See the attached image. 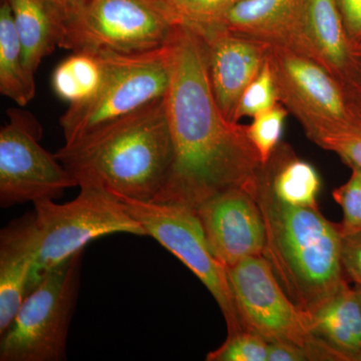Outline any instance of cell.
<instances>
[{"label": "cell", "mask_w": 361, "mask_h": 361, "mask_svg": "<svg viewBox=\"0 0 361 361\" xmlns=\"http://www.w3.org/2000/svg\"><path fill=\"white\" fill-rule=\"evenodd\" d=\"M341 262L344 274L361 291V232L342 236Z\"/></svg>", "instance_id": "obj_28"}, {"label": "cell", "mask_w": 361, "mask_h": 361, "mask_svg": "<svg viewBox=\"0 0 361 361\" xmlns=\"http://www.w3.org/2000/svg\"><path fill=\"white\" fill-rule=\"evenodd\" d=\"M179 25L160 0H87L66 20L59 47L140 54L170 44Z\"/></svg>", "instance_id": "obj_7"}, {"label": "cell", "mask_w": 361, "mask_h": 361, "mask_svg": "<svg viewBox=\"0 0 361 361\" xmlns=\"http://www.w3.org/2000/svg\"><path fill=\"white\" fill-rule=\"evenodd\" d=\"M268 342L254 332L228 336L224 343L206 356L208 361H268Z\"/></svg>", "instance_id": "obj_24"}, {"label": "cell", "mask_w": 361, "mask_h": 361, "mask_svg": "<svg viewBox=\"0 0 361 361\" xmlns=\"http://www.w3.org/2000/svg\"><path fill=\"white\" fill-rule=\"evenodd\" d=\"M104 78V63L97 52L75 51L61 61L51 78L56 96L70 104L82 103L94 96Z\"/></svg>", "instance_id": "obj_21"}, {"label": "cell", "mask_w": 361, "mask_h": 361, "mask_svg": "<svg viewBox=\"0 0 361 361\" xmlns=\"http://www.w3.org/2000/svg\"><path fill=\"white\" fill-rule=\"evenodd\" d=\"M332 196L343 212L339 225L342 236L361 232V170L353 168L348 182L334 190Z\"/></svg>", "instance_id": "obj_26"}, {"label": "cell", "mask_w": 361, "mask_h": 361, "mask_svg": "<svg viewBox=\"0 0 361 361\" xmlns=\"http://www.w3.org/2000/svg\"><path fill=\"white\" fill-rule=\"evenodd\" d=\"M190 27L203 40L209 78L221 111L227 120L238 123L236 113L240 99L262 70L268 44L217 25Z\"/></svg>", "instance_id": "obj_13"}, {"label": "cell", "mask_w": 361, "mask_h": 361, "mask_svg": "<svg viewBox=\"0 0 361 361\" xmlns=\"http://www.w3.org/2000/svg\"><path fill=\"white\" fill-rule=\"evenodd\" d=\"M84 250L47 273L28 292L1 337V361H63L80 289Z\"/></svg>", "instance_id": "obj_6"}, {"label": "cell", "mask_w": 361, "mask_h": 361, "mask_svg": "<svg viewBox=\"0 0 361 361\" xmlns=\"http://www.w3.org/2000/svg\"><path fill=\"white\" fill-rule=\"evenodd\" d=\"M66 16V20L77 14L87 0H49Z\"/></svg>", "instance_id": "obj_32"}, {"label": "cell", "mask_w": 361, "mask_h": 361, "mask_svg": "<svg viewBox=\"0 0 361 361\" xmlns=\"http://www.w3.org/2000/svg\"><path fill=\"white\" fill-rule=\"evenodd\" d=\"M266 61L278 103L295 116L315 144L330 133L361 123L341 84L314 59L289 47L268 44Z\"/></svg>", "instance_id": "obj_9"}, {"label": "cell", "mask_w": 361, "mask_h": 361, "mask_svg": "<svg viewBox=\"0 0 361 361\" xmlns=\"http://www.w3.org/2000/svg\"><path fill=\"white\" fill-rule=\"evenodd\" d=\"M172 80L165 97L174 161L154 202L196 209L211 197L242 188L255 196L263 165L247 126L227 120L211 87L203 40L178 25L173 37Z\"/></svg>", "instance_id": "obj_1"}, {"label": "cell", "mask_w": 361, "mask_h": 361, "mask_svg": "<svg viewBox=\"0 0 361 361\" xmlns=\"http://www.w3.org/2000/svg\"><path fill=\"white\" fill-rule=\"evenodd\" d=\"M172 42L140 54L97 52L103 59V82L94 96L70 104L61 116L65 145L167 96L172 80Z\"/></svg>", "instance_id": "obj_4"}, {"label": "cell", "mask_w": 361, "mask_h": 361, "mask_svg": "<svg viewBox=\"0 0 361 361\" xmlns=\"http://www.w3.org/2000/svg\"><path fill=\"white\" fill-rule=\"evenodd\" d=\"M226 269L243 330L258 334L268 343L300 346L311 360H337L312 334L310 315L289 298L264 256L247 257Z\"/></svg>", "instance_id": "obj_8"}, {"label": "cell", "mask_w": 361, "mask_h": 361, "mask_svg": "<svg viewBox=\"0 0 361 361\" xmlns=\"http://www.w3.org/2000/svg\"><path fill=\"white\" fill-rule=\"evenodd\" d=\"M311 360L307 351L300 346L285 342H270L268 344V361Z\"/></svg>", "instance_id": "obj_31"}, {"label": "cell", "mask_w": 361, "mask_h": 361, "mask_svg": "<svg viewBox=\"0 0 361 361\" xmlns=\"http://www.w3.org/2000/svg\"><path fill=\"white\" fill-rule=\"evenodd\" d=\"M306 0H241L215 25L269 44L282 45L313 59L305 28Z\"/></svg>", "instance_id": "obj_14"}, {"label": "cell", "mask_w": 361, "mask_h": 361, "mask_svg": "<svg viewBox=\"0 0 361 361\" xmlns=\"http://www.w3.org/2000/svg\"><path fill=\"white\" fill-rule=\"evenodd\" d=\"M8 122L0 130V205L56 200L78 187L71 174L39 144L42 129L32 114L7 110Z\"/></svg>", "instance_id": "obj_11"}, {"label": "cell", "mask_w": 361, "mask_h": 361, "mask_svg": "<svg viewBox=\"0 0 361 361\" xmlns=\"http://www.w3.org/2000/svg\"><path fill=\"white\" fill-rule=\"evenodd\" d=\"M353 51L361 49V0H336Z\"/></svg>", "instance_id": "obj_29"}, {"label": "cell", "mask_w": 361, "mask_h": 361, "mask_svg": "<svg viewBox=\"0 0 361 361\" xmlns=\"http://www.w3.org/2000/svg\"><path fill=\"white\" fill-rule=\"evenodd\" d=\"M317 146L334 152L351 169L361 170V123L324 135Z\"/></svg>", "instance_id": "obj_27"}, {"label": "cell", "mask_w": 361, "mask_h": 361, "mask_svg": "<svg viewBox=\"0 0 361 361\" xmlns=\"http://www.w3.org/2000/svg\"><path fill=\"white\" fill-rule=\"evenodd\" d=\"M310 319L312 334L337 360L361 361L360 297L346 280Z\"/></svg>", "instance_id": "obj_17"}, {"label": "cell", "mask_w": 361, "mask_h": 361, "mask_svg": "<svg viewBox=\"0 0 361 361\" xmlns=\"http://www.w3.org/2000/svg\"><path fill=\"white\" fill-rule=\"evenodd\" d=\"M116 197L144 228L147 236L155 239L184 263L212 294L224 316L228 336L243 331L235 307L227 269L211 251L196 211L180 204Z\"/></svg>", "instance_id": "obj_10"}, {"label": "cell", "mask_w": 361, "mask_h": 361, "mask_svg": "<svg viewBox=\"0 0 361 361\" xmlns=\"http://www.w3.org/2000/svg\"><path fill=\"white\" fill-rule=\"evenodd\" d=\"M78 188V196L66 203L44 200L33 204L39 256L28 292L47 273L85 250L94 240L116 233L147 236L144 228L115 195L97 185L82 184Z\"/></svg>", "instance_id": "obj_5"}, {"label": "cell", "mask_w": 361, "mask_h": 361, "mask_svg": "<svg viewBox=\"0 0 361 361\" xmlns=\"http://www.w3.org/2000/svg\"><path fill=\"white\" fill-rule=\"evenodd\" d=\"M25 51L27 68L35 73L45 56L61 47L66 16L49 0H6Z\"/></svg>", "instance_id": "obj_18"}, {"label": "cell", "mask_w": 361, "mask_h": 361, "mask_svg": "<svg viewBox=\"0 0 361 361\" xmlns=\"http://www.w3.org/2000/svg\"><path fill=\"white\" fill-rule=\"evenodd\" d=\"M39 256L35 213L9 223L0 232V336L30 290V278Z\"/></svg>", "instance_id": "obj_15"}, {"label": "cell", "mask_w": 361, "mask_h": 361, "mask_svg": "<svg viewBox=\"0 0 361 361\" xmlns=\"http://www.w3.org/2000/svg\"><path fill=\"white\" fill-rule=\"evenodd\" d=\"M35 75L25 63V51L6 0L0 6V92L18 106H25L35 94Z\"/></svg>", "instance_id": "obj_20"}, {"label": "cell", "mask_w": 361, "mask_h": 361, "mask_svg": "<svg viewBox=\"0 0 361 361\" xmlns=\"http://www.w3.org/2000/svg\"><path fill=\"white\" fill-rule=\"evenodd\" d=\"M263 171L280 201L295 207H318L320 179L312 165L300 160L290 148L279 145Z\"/></svg>", "instance_id": "obj_19"}, {"label": "cell", "mask_w": 361, "mask_h": 361, "mask_svg": "<svg viewBox=\"0 0 361 361\" xmlns=\"http://www.w3.org/2000/svg\"><path fill=\"white\" fill-rule=\"evenodd\" d=\"M216 259L226 268L263 255L265 223L253 193L242 188L211 197L194 209Z\"/></svg>", "instance_id": "obj_12"}, {"label": "cell", "mask_w": 361, "mask_h": 361, "mask_svg": "<svg viewBox=\"0 0 361 361\" xmlns=\"http://www.w3.org/2000/svg\"><path fill=\"white\" fill-rule=\"evenodd\" d=\"M304 28L314 61L343 87L355 63V51L336 0H306Z\"/></svg>", "instance_id": "obj_16"}, {"label": "cell", "mask_w": 361, "mask_h": 361, "mask_svg": "<svg viewBox=\"0 0 361 361\" xmlns=\"http://www.w3.org/2000/svg\"><path fill=\"white\" fill-rule=\"evenodd\" d=\"M356 289H357V288H356ZM357 291H358V293H360V301H361V291H360V290H358V289H357Z\"/></svg>", "instance_id": "obj_33"}, {"label": "cell", "mask_w": 361, "mask_h": 361, "mask_svg": "<svg viewBox=\"0 0 361 361\" xmlns=\"http://www.w3.org/2000/svg\"><path fill=\"white\" fill-rule=\"evenodd\" d=\"M54 155L78 186L97 185L115 196L156 201L174 161L165 97L65 145Z\"/></svg>", "instance_id": "obj_2"}, {"label": "cell", "mask_w": 361, "mask_h": 361, "mask_svg": "<svg viewBox=\"0 0 361 361\" xmlns=\"http://www.w3.org/2000/svg\"><path fill=\"white\" fill-rule=\"evenodd\" d=\"M256 201L266 229L263 256L289 298L308 315L345 281L341 226L318 207L287 205L275 196L263 167Z\"/></svg>", "instance_id": "obj_3"}, {"label": "cell", "mask_w": 361, "mask_h": 361, "mask_svg": "<svg viewBox=\"0 0 361 361\" xmlns=\"http://www.w3.org/2000/svg\"><path fill=\"white\" fill-rule=\"evenodd\" d=\"M277 103L272 75L265 59L262 70L242 94L237 109L236 122L239 123L244 116L254 118L263 111L270 110Z\"/></svg>", "instance_id": "obj_25"}, {"label": "cell", "mask_w": 361, "mask_h": 361, "mask_svg": "<svg viewBox=\"0 0 361 361\" xmlns=\"http://www.w3.org/2000/svg\"><path fill=\"white\" fill-rule=\"evenodd\" d=\"M287 115L288 111L277 103L270 110L254 116L251 125L247 126L249 139L255 147L263 166L269 161L280 145Z\"/></svg>", "instance_id": "obj_22"}, {"label": "cell", "mask_w": 361, "mask_h": 361, "mask_svg": "<svg viewBox=\"0 0 361 361\" xmlns=\"http://www.w3.org/2000/svg\"><path fill=\"white\" fill-rule=\"evenodd\" d=\"M349 103L361 118V49L355 51V63L343 87Z\"/></svg>", "instance_id": "obj_30"}, {"label": "cell", "mask_w": 361, "mask_h": 361, "mask_svg": "<svg viewBox=\"0 0 361 361\" xmlns=\"http://www.w3.org/2000/svg\"><path fill=\"white\" fill-rule=\"evenodd\" d=\"M180 25H215L241 0H160Z\"/></svg>", "instance_id": "obj_23"}]
</instances>
